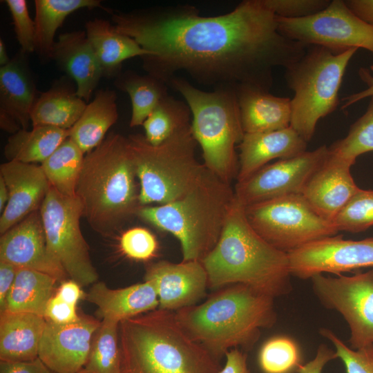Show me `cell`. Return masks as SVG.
Instances as JSON below:
<instances>
[{"label": "cell", "mask_w": 373, "mask_h": 373, "mask_svg": "<svg viewBox=\"0 0 373 373\" xmlns=\"http://www.w3.org/2000/svg\"><path fill=\"white\" fill-rule=\"evenodd\" d=\"M351 165L329 155L313 175L302 195L322 218L333 222L360 188L350 172Z\"/></svg>", "instance_id": "obj_21"}, {"label": "cell", "mask_w": 373, "mask_h": 373, "mask_svg": "<svg viewBox=\"0 0 373 373\" xmlns=\"http://www.w3.org/2000/svg\"><path fill=\"white\" fill-rule=\"evenodd\" d=\"M234 199L231 184L205 168L182 196L164 204L141 207L137 216L175 237L182 261H202L218 242Z\"/></svg>", "instance_id": "obj_6"}, {"label": "cell", "mask_w": 373, "mask_h": 373, "mask_svg": "<svg viewBox=\"0 0 373 373\" xmlns=\"http://www.w3.org/2000/svg\"><path fill=\"white\" fill-rule=\"evenodd\" d=\"M332 222L338 231L351 233L364 231L373 226V190L360 189Z\"/></svg>", "instance_id": "obj_39"}, {"label": "cell", "mask_w": 373, "mask_h": 373, "mask_svg": "<svg viewBox=\"0 0 373 373\" xmlns=\"http://www.w3.org/2000/svg\"><path fill=\"white\" fill-rule=\"evenodd\" d=\"M18 267L4 262L0 261V310L5 305L6 298L14 284Z\"/></svg>", "instance_id": "obj_49"}, {"label": "cell", "mask_w": 373, "mask_h": 373, "mask_svg": "<svg viewBox=\"0 0 373 373\" xmlns=\"http://www.w3.org/2000/svg\"><path fill=\"white\" fill-rule=\"evenodd\" d=\"M84 153L68 137L40 165L50 183L61 195L75 198Z\"/></svg>", "instance_id": "obj_34"}, {"label": "cell", "mask_w": 373, "mask_h": 373, "mask_svg": "<svg viewBox=\"0 0 373 373\" xmlns=\"http://www.w3.org/2000/svg\"><path fill=\"white\" fill-rule=\"evenodd\" d=\"M85 298L97 307L102 321L118 324L159 307L156 291L146 280L120 289H111L104 282H96Z\"/></svg>", "instance_id": "obj_24"}, {"label": "cell", "mask_w": 373, "mask_h": 373, "mask_svg": "<svg viewBox=\"0 0 373 373\" xmlns=\"http://www.w3.org/2000/svg\"><path fill=\"white\" fill-rule=\"evenodd\" d=\"M0 176L9 192L8 202L0 218L2 235L29 214L40 209L50 183L41 165L17 161L1 164Z\"/></svg>", "instance_id": "obj_19"}, {"label": "cell", "mask_w": 373, "mask_h": 373, "mask_svg": "<svg viewBox=\"0 0 373 373\" xmlns=\"http://www.w3.org/2000/svg\"><path fill=\"white\" fill-rule=\"evenodd\" d=\"M357 50L336 54L321 46H308L300 59L285 68L286 84L294 93L290 126L307 143L318 120L336 109L346 68Z\"/></svg>", "instance_id": "obj_9"}, {"label": "cell", "mask_w": 373, "mask_h": 373, "mask_svg": "<svg viewBox=\"0 0 373 373\" xmlns=\"http://www.w3.org/2000/svg\"><path fill=\"white\" fill-rule=\"evenodd\" d=\"M25 55L21 50L0 68V125L12 134L28 129L38 97Z\"/></svg>", "instance_id": "obj_20"}, {"label": "cell", "mask_w": 373, "mask_h": 373, "mask_svg": "<svg viewBox=\"0 0 373 373\" xmlns=\"http://www.w3.org/2000/svg\"><path fill=\"white\" fill-rule=\"evenodd\" d=\"M245 133L286 128L291 119V99L275 96L258 87L242 86L236 89Z\"/></svg>", "instance_id": "obj_25"}, {"label": "cell", "mask_w": 373, "mask_h": 373, "mask_svg": "<svg viewBox=\"0 0 373 373\" xmlns=\"http://www.w3.org/2000/svg\"><path fill=\"white\" fill-rule=\"evenodd\" d=\"M371 69L373 70V68ZM358 76L366 84L367 87L361 91L356 92L343 97L341 99L342 109L347 108L363 99L373 97V74L370 72L368 68H361L358 70Z\"/></svg>", "instance_id": "obj_48"}, {"label": "cell", "mask_w": 373, "mask_h": 373, "mask_svg": "<svg viewBox=\"0 0 373 373\" xmlns=\"http://www.w3.org/2000/svg\"><path fill=\"white\" fill-rule=\"evenodd\" d=\"M52 59L75 82L77 95L89 103L103 73L85 30L59 35Z\"/></svg>", "instance_id": "obj_23"}, {"label": "cell", "mask_w": 373, "mask_h": 373, "mask_svg": "<svg viewBox=\"0 0 373 373\" xmlns=\"http://www.w3.org/2000/svg\"><path fill=\"white\" fill-rule=\"evenodd\" d=\"M99 0H36L35 1V52L42 60L52 59L55 35L66 18L79 9L100 8Z\"/></svg>", "instance_id": "obj_30"}, {"label": "cell", "mask_w": 373, "mask_h": 373, "mask_svg": "<svg viewBox=\"0 0 373 373\" xmlns=\"http://www.w3.org/2000/svg\"><path fill=\"white\" fill-rule=\"evenodd\" d=\"M44 318L48 321L65 325L77 321L80 316L77 314L76 306L64 302L54 294L47 304Z\"/></svg>", "instance_id": "obj_44"}, {"label": "cell", "mask_w": 373, "mask_h": 373, "mask_svg": "<svg viewBox=\"0 0 373 373\" xmlns=\"http://www.w3.org/2000/svg\"><path fill=\"white\" fill-rule=\"evenodd\" d=\"M122 373H218L220 360L193 341L173 312L156 309L119 325Z\"/></svg>", "instance_id": "obj_5"}, {"label": "cell", "mask_w": 373, "mask_h": 373, "mask_svg": "<svg viewBox=\"0 0 373 373\" xmlns=\"http://www.w3.org/2000/svg\"><path fill=\"white\" fill-rule=\"evenodd\" d=\"M100 324L88 316H80L77 321L65 325L47 321L38 357L53 373H79Z\"/></svg>", "instance_id": "obj_16"}, {"label": "cell", "mask_w": 373, "mask_h": 373, "mask_svg": "<svg viewBox=\"0 0 373 373\" xmlns=\"http://www.w3.org/2000/svg\"><path fill=\"white\" fill-rule=\"evenodd\" d=\"M144 280L155 288L158 308L171 312L196 305L209 288L207 271L199 260L152 263L146 268Z\"/></svg>", "instance_id": "obj_17"}, {"label": "cell", "mask_w": 373, "mask_h": 373, "mask_svg": "<svg viewBox=\"0 0 373 373\" xmlns=\"http://www.w3.org/2000/svg\"><path fill=\"white\" fill-rule=\"evenodd\" d=\"M0 261L49 274L58 281H63L67 276L48 249L39 210L1 235Z\"/></svg>", "instance_id": "obj_18"}, {"label": "cell", "mask_w": 373, "mask_h": 373, "mask_svg": "<svg viewBox=\"0 0 373 373\" xmlns=\"http://www.w3.org/2000/svg\"><path fill=\"white\" fill-rule=\"evenodd\" d=\"M119 247L131 259L146 261L153 258L158 250V242L149 230L144 227L131 228L121 235Z\"/></svg>", "instance_id": "obj_41"}, {"label": "cell", "mask_w": 373, "mask_h": 373, "mask_svg": "<svg viewBox=\"0 0 373 373\" xmlns=\"http://www.w3.org/2000/svg\"><path fill=\"white\" fill-rule=\"evenodd\" d=\"M39 211L52 256L81 287L95 283L98 275L81 231L83 210L77 198L61 195L50 185Z\"/></svg>", "instance_id": "obj_11"}, {"label": "cell", "mask_w": 373, "mask_h": 373, "mask_svg": "<svg viewBox=\"0 0 373 373\" xmlns=\"http://www.w3.org/2000/svg\"><path fill=\"white\" fill-rule=\"evenodd\" d=\"M118 323L102 321L79 373H122Z\"/></svg>", "instance_id": "obj_36"}, {"label": "cell", "mask_w": 373, "mask_h": 373, "mask_svg": "<svg viewBox=\"0 0 373 373\" xmlns=\"http://www.w3.org/2000/svg\"><path fill=\"white\" fill-rule=\"evenodd\" d=\"M168 86L184 97L190 108L191 131L201 148L203 164L231 184L238 172L236 147L245 135L236 89L204 91L178 76L173 77Z\"/></svg>", "instance_id": "obj_7"}, {"label": "cell", "mask_w": 373, "mask_h": 373, "mask_svg": "<svg viewBox=\"0 0 373 373\" xmlns=\"http://www.w3.org/2000/svg\"><path fill=\"white\" fill-rule=\"evenodd\" d=\"M9 200V192L3 178L0 176V211L3 212Z\"/></svg>", "instance_id": "obj_52"}, {"label": "cell", "mask_w": 373, "mask_h": 373, "mask_svg": "<svg viewBox=\"0 0 373 373\" xmlns=\"http://www.w3.org/2000/svg\"><path fill=\"white\" fill-rule=\"evenodd\" d=\"M57 281L49 274L30 269L18 268L14 284L1 313L26 312L44 317Z\"/></svg>", "instance_id": "obj_31"}, {"label": "cell", "mask_w": 373, "mask_h": 373, "mask_svg": "<svg viewBox=\"0 0 373 373\" xmlns=\"http://www.w3.org/2000/svg\"><path fill=\"white\" fill-rule=\"evenodd\" d=\"M85 32L103 73L111 77L120 73L122 63L150 53L133 39L119 32L114 24L103 19L89 20Z\"/></svg>", "instance_id": "obj_27"}, {"label": "cell", "mask_w": 373, "mask_h": 373, "mask_svg": "<svg viewBox=\"0 0 373 373\" xmlns=\"http://www.w3.org/2000/svg\"><path fill=\"white\" fill-rule=\"evenodd\" d=\"M55 295L64 302L76 306L83 296V291L81 289V286L75 281L73 280H64Z\"/></svg>", "instance_id": "obj_50"}, {"label": "cell", "mask_w": 373, "mask_h": 373, "mask_svg": "<svg viewBox=\"0 0 373 373\" xmlns=\"http://www.w3.org/2000/svg\"><path fill=\"white\" fill-rule=\"evenodd\" d=\"M327 156L328 146L323 145L314 151L267 164L249 178L237 182L235 197L246 207L285 195L302 194Z\"/></svg>", "instance_id": "obj_14"}, {"label": "cell", "mask_w": 373, "mask_h": 373, "mask_svg": "<svg viewBox=\"0 0 373 373\" xmlns=\"http://www.w3.org/2000/svg\"><path fill=\"white\" fill-rule=\"evenodd\" d=\"M137 180L128 137L111 133L86 154L76 197L95 232L110 236L137 216Z\"/></svg>", "instance_id": "obj_4"}, {"label": "cell", "mask_w": 373, "mask_h": 373, "mask_svg": "<svg viewBox=\"0 0 373 373\" xmlns=\"http://www.w3.org/2000/svg\"><path fill=\"white\" fill-rule=\"evenodd\" d=\"M191 113L186 102L165 96L143 123L146 140L157 146L191 124Z\"/></svg>", "instance_id": "obj_35"}, {"label": "cell", "mask_w": 373, "mask_h": 373, "mask_svg": "<svg viewBox=\"0 0 373 373\" xmlns=\"http://www.w3.org/2000/svg\"><path fill=\"white\" fill-rule=\"evenodd\" d=\"M258 363L265 373H290L301 365L299 347L289 337L274 336L262 345Z\"/></svg>", "instance_id": "obj_38"}, {"label": "cell", "mask_w": 373, "mask_h": 373, "mask_svg": "<svg viewBox=\"0 0 373 373\" xmlns=\"http://www.w3.org/2000/svg\"><path fill=\"white\" fill-rule=\"evenodd\" d=\"M173 313L182 329L218 360L232 349L251 350L261 329L277 321L274 298L242 284L218 289L202 303Z\"/></svg>", "instance_id": "obj_3"}, {"label": "cell", "mask_w": 373, "mask_h": 373, "mask_svg": "<svg viewBox=\"0 0 373 373\" xmlns=\"http://www.w3.org/2000/svg\"><path fill=\"white\" fill-rule=\"evenodd\" d=\"M265 6L280 18L299 19L324 10L329 0H263Z\"/></svg>", "instance_id": "obj_43"}, {"label": "cell", "mask_w": 373, "mask_h": 373, "mask_svg": "<svg viewBox=\"0 0 373 373\" xmlns=\"http://www.w3.org/2000/svg\"><path fill=\"white\" fill-rule=\"evenodd\" d=\"M224 366L218 373H251L247 365V355L240 349L235 348L225 354Z\"/></svg>", "instance_id": "obj_47"}, {"label": "cell", "mask_w": 373, "mask_h": 373, "mask_svg": "<svg viewBox=\"0 0 373 373\" xmlns=\"http://www.w3.org/2000/svg\"><path fill=\"white\" fill-rule=\"evenodd\" d=\"M110 14L119 32L150 53L141 57L144 70L167 86L184 71L213 90L248 85L269 91L273 70L289 66L307 47L279 32L263 0L242 1L215 17L190 5Z\"/></svg>", "instance_id": "obj_1"}, {"label": "cell", "mask_w": 373, "mask_h": 373, "mask_svg": "<svg viewBox=\"0 0 373 373\" xmlns=\"http://www.w3.org/2000/svg\"><path fill=\"white\" fill-rule=\"evenodd\" d=\"M115 86L130 97L132 113L130 126L142 125L145 119L168 95L167 84L150 75H140L131 70L119 73Z\"/></svg>", "instance_id": "obj_33"}, {"label": "cell", "mask_w": 373, "mask_h": 373, "mask_svg": "<svg viewBox=\"0 0 373 373\" xmlns=\"http://www.w3.org/2000/svg\"><path fill=\"white\" fill-rule=\"evenodd\" d=\"M66 77L38 95L32 107V126H48L69 130L77 122L87 103L77 94V87Z\"/></svg>", "instance_id": "obj_28"}, {"label": "cell", "mask_w": 373, "mask_h": 373, "mask_svg": "<svg viewBox=\"0 0 373 373\" xmlns=\"http://www.w3.org/2000/svg\"><path fill=\"white\" fill-rule=\"evenodd\" d=\"M337 358L335 350L325 344H321L315 356L296 370L298 373H323L325 365L331 361Z\"/></svg>", "instance_id": "obj_45"}, {"label": "cell", "mask_w": 373, "mask_h": 373, "mask_svg": "<svg viewBox=\"0 0 373 373\" xmlns=\"http://www.w3.org/2000/svg\"><path fill=\"white\" fill-rule=\"evenodd\" d=\"M319 333L333 344L346 373H373V344L353 350L329 329L321 328Z\"/></svg>", "instance_id": "obj_40"}, {"label": "cell", "mask_w": 373, "mask_h": 373, "mask_svg": "<svg viewBox=\"0 0 373 373\" xmlns=\"http://www.w3.org/2000/svg\"><path fill=\"white\" fill-rule=\"evenodd\" d=\"M68 137L69 130L35 126L12 134L4 147L8 161L36 164L44 162Z\"/></svg>", "instance_id": "obj_32"}, {"label": "cell", "mask_w": 373, "mask_h": 373, "mask_svg": "<svg viewBox=\"0 0 373 373\" xmlns=\"http://www.w3.org/2000/svg\"><path fill=\"white\" fill-rule=\"evenodd\" d=\"M114 90L100 89L95 93L92 101L77 122L69 129V137L84 154L97 147L106 138L110 128L118 118Z\"/></svg>", "instance_id": "obj_29"}, {"label": "cell", "mask_w": 373, "mask_h": 373, "mask_svg": "<svg viewBox=\"0 0 373 373\" xmlns=\"http://www.w3.org/2000/svg\"><path fill=\"white\" fill-rule=\"evenodd\" d=\"M345 2L356 15L373 25V0H345Z\"/></svg>", "instance_id": "obj_51"}, {"label": "cell", "mask_w": 373, "mask_h": 373, "mask_svg": "<svg viewBox=\"0 0 373 373\" xmlns=\"http://www.w3.org/2000/svg\"><path fill=\"white\" fill-rule=\"evenodd\" d=\"M288 254L292 276L308 279L329 273L343 272L373 267V238L345 240L342 235L324 238Z\"/></svg>", "instance_id": "obj_15"}, {"label": "cell", "mask_w": 373, "mask_h": 373, "mask_svg": "<svg viewBox=\"0 0 373 373\" xmlns=\"http://www.w3.org/2000/svg\"><path fill=\"white\" fill-rule=\"evenodd\" d=\"M0 373H53L38 357L27 361H0Z\"/></svg>", "instance_id": "obj_46"}, {"label": "cell", "mask_w": 373, "mask_h": 373, "mask_svg": "<svg viewBox=\"0 0 373 373\" xmlns=\"http://www.w3.org/2000/svg\"><path fill=\"white\" fill-rule=\"evenodd\" d=\"M321 304L338 312L350 330V347L359 350L373 344V268L353 276L316 274L311 278Z\"/></svg>", "instance_id": "obj_13"}, {"label": "cell", "mask_w": 373, "mask_h": 373, "mask_svg": "<svg viewBox=\"0 0 373 373\" xmlns=\"http://www.w3.org/2000/svg\"><path fill=\"white\" fill-rule=\"evenodd\" d=\"M11 59L9 58L4 41L0 39V65L1 67L7 65Z\"/></svg>", "instance_id": "obj_53"}, {"label": "cell", "mask_w": 373, "mask_h": 373, "mask_svg": "<svg viewBox=\"0 0 373 373\" xmlns=\"http://www.w3.org/2000/svg\"><path fill=\"white\" fill-rule=\"evenodd\" d=\"M307 144L291 126L273 131L245 133L238 146L237 182L249 178L274 159H287L304 153Z\"/></svg>", "instance_id": "obj_22"}, {"label": "cell", "mask_w": 373, "mask_h": 373, "mask_svg": "<svg viewBox=\"0 0 373 373\" xmlns=\"http://www.w3.org/2000/svg\"><path fill=\"white\" fill-rule=\"evenodd\" d=\"M17 39L24 53L35 52V21L29 15L26 0H6Z\"/></svg>", "instance_id": "obj_42"}, {"label": "cell", "mask_w": 373, "mask_h": 373, "mask_svg": "<svg viewBox=\"0 0 373 373\" xmlns=\"http://www.w3.org/2000/svg\"><path fill=\"white\" fill-rule=\"evenodd\" d=\"M201 262L209 288L242 284L274 298L292 290L288 254L252 228L236 197L218 242Z\"/></svg>", "instance_id": "obj_2"}, {"label": "cell", "mask_w": 373, "mask_h": 373, "mask_svg": "<svg viewBox=\"0 0 373 373\" xmlns=\"http://www.w3.org/2000/svg\"><path fill=\"white\" fill-rule=\"evenodd\" d=\"M276 17L279 32L291 40L336 54L351 48H363L373 54V25L356 15L344 0H332L324 10L309 17Z\"/></svg>", "instance_id": "obj_12"}, {"label": "cell", "mask_w": 373, "mask_h": 373, "mask_svg": "<svg viewBox=\"0 0 373 373\" xmlns=\"http://www.w3.org/2000/svg\"><path fill=\"white\" fill-rule=\"evenodd\" d=\"M372 151L373 97L365 113L351 126L347 135L328 146V153L352 166L359 155Z\"/></svg>", "instance_id": "obj_37"}, {"label": "cell", "mask_w": 373, "mask_h": 373, "mask_svg": "<svg viewBox=\"0 0 373 373\" xmlns=\"http://www.w3.org/2000/svg\"><path fill=\"white\" fill-rule=\"evenodd\" d=\"M46 319L26 312L1 313L0 361H27L38 358Z\"/></svg>", "instance_id": "obj_26"}, {"label": "cell", "mask_w": 373, "mask_h": 373, "mask_svg": "<svg viewBox=\"0 0 373 373\" xmlns=\"http://www.w3.org/2000/svg\"><path fill=\"white\" fill-rule=\"evenodd\" d=\"M127 137L142 207L164 204L180 198L194 186L206 168L195 157L198 143L191 124L157 146L151 144L142 135Z\"/></svg>", "instance_id": "obj_8"}, {"label": "cell", "mask_w": 373, "mask_h": 373, "mask_svg": "<svg viewBox=\"0 0 373 373\" xmlns=\"http://www.w3.org/2000/svg\"><path fill=\"white\" fill-rule=\"evenodd\" d=\"M252 228L276 249L289 253L338 230L320 216L302 194L285 195L245 207Z\"/></svg>", "instance_id": "obj_10"}]
</instances>
